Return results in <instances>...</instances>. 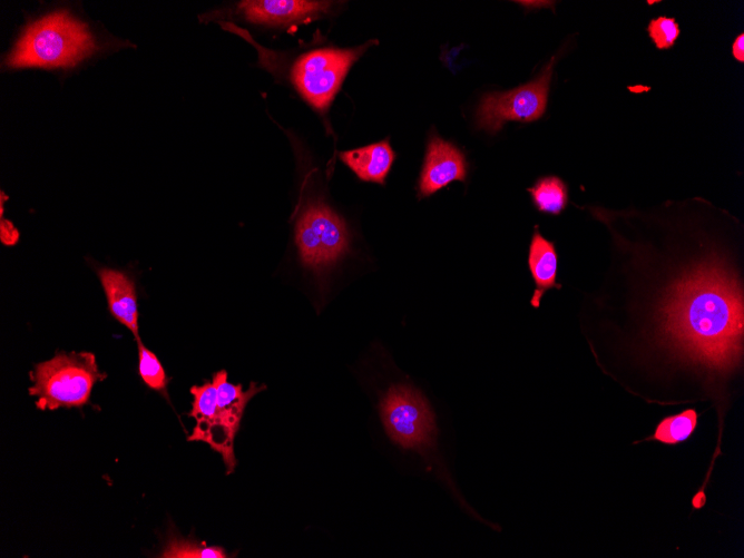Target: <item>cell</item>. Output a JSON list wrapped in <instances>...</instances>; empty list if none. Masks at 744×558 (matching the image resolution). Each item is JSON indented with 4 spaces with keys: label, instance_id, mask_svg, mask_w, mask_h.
<instances>
[{
    "label": "cell",
    "instance_id": "3957f363",
    "mask_svg": "<svg viewBox=\"0 0 744 558\" xmlns=\"http://www.w3.org/2000/svg\"><path fill=\"white\" fill-rule=\"evenodd\" d=\"M97 49L86 23L67 11L49 13L29 25L12 51L7 68L74 67Z\"/></svg>",
    "mask_w": 744,
    "mask_h": 558
},
{
    "label": "cell",
    "instance_id": "9c48e42d",
    "mask_svg": "<svg viewBox=\"0 0 744 558\" xmlns=\"http://www.w3.org/2000/svg\"><path fill=\"white\" fill-rule=\"evenodd\" d=\"M332 4L331 1L248 0L239 2L237 10L249 22L285 27L326 14Z\"/></svg>",
    "mask_w": 744,
    "mask_h": 558
},
{
    "label": "cell",
    "instance_id": "8992f818",
    "mask_svg": "<svg viewBox=\"0 0 744 558\" xmlns=\"http://www.w3.org/2000/svg\"><path fill=\"white\" fill-rule=\"evenodd\" d=\"M295 243L302 263L313 270L335 264L350 247L343 218L322 200L309 203L295 226Z\"/></svg>",
    "mask_w": 744,
    "mask_h": 558
},
{
    "label": "cell",
    "instance_id": "8fae6325",
    "mask_svg": "<svg viewBox=\"0 0 744 558\" xmlns=\"http://www.w3.org/2000/svg\"><path fill=\"white\" fill-rule=\"evenodd\" d=\"M528 267L535 282L530 304L538 309L547 291L561 288L557 283L558 253L555 244L540 234L538 226L535 227L529 245Z\"/></svg>",
    "mask_w": 744,
    "mask_h": 558
},
{
    "label": "cell",
    "instance_id": "d6986e66",
    "mask_svg": "<svg viewBox=\"0 0 744 558\" xmlns=\"http://www.w3.org/2000/svg\"><path fill=\"white\" fill-rule=\"evenodd\" d=\"M0 234L1 242L6 245H13L19 238L17 228L12 225L11 222L4 219L3 217L1 218Z\"/></svg>",
    "mask_w": 744,
    "mask_h": 558
},
{
    "label": "cell",
    "instance_id": "ffe728a7",
    "mask_svg": "<svg viewBox=\"0 0 744 558\" xmlns=\"http://www.w3.org/2000/svg\"><path fill=\"white\" fill-rule=\"evenodd\" d=\"M732 53H733V57H734L737 61H740V62H743V61H744V33H743V32L740 33V35L735 38V40H734V42H733V45H732Z\"/></svg>",
    "mask_w": 744,
    "mask_h": 558
},
{
    "label": "cell",
    "instance_id": "e0dca14e",
    "mask_svg": "<svg viewBox=\"0 0 744 558\" xmlns=\"http://www.w3.org/2000/svg\"><path fill=\"white\" fill-rule=\"evenodd\" d=\"M190 393L194 398L189 417L196 422L211 420L216 412L217 407V385L214 380L205 382L202 385H193Z\"/></svg>",
    "mask_w": 744,
    "mask_h": 558
},
{
    "label": "cell",
    "instance_id": "6da1fadb",
    "mask_svg": "<svg viewBox=\"0 0 744 558\" xmlns=\"http://www.w3.org/2000/svg\"><path fill=\"white\" fill-rule=\"evenodd\" d=\"M589 212L610 237L603 283L648 297L659 339L682 362L733 369L743 355L742 223L702 197Z\"/></svg>",
    "mask_w": 744,
    "mask_h": 558
},
{
    "label": "cell",
    "instance_id": "7c38bea8",
    "mask_svg": "<svg viewBox=\"0 0 744 558\" xmlns=\"http://www.w3.org/2000/svg\"><path fill=\"white\" fill-rule=\"evenodd\" d=\"M340 159L363 182L384 184L395 153L384 139L368 146L339 153Z\"/></svg>",
    "mask_w": 744,
    "mask_h": 558
},
{
    "label": "cell",
    "instance_id": "ba28073f",
    "mask_svg": "<svg viewBox=\"0 0 744 558\" xmlns=\"http://www.w3.org/2000/svg\"><path fill=\"white\" fill-rule=\"evenodd\" d=\"M467 174L468 163L463 153L439 136H432L418 180V197H428L454 180L466 182Z\"/></svg>",
    "mask_w": 744,
    "mask_h": 558
},
{
    "label": "cell",
    "instance_id": "9a60e30c",
    "mask_svg": "<svg viewBox=\"0 0 744 558\" xmlns=\"http://www.w3.org/2000/svg\"><path fill=\"white\" fill-rule=\"evenodd\" d=\"M159 557L163 558H226L219 546H207L182 537H170Z\"/></svg>",
    "mask_w": 744,
    "mask_h": 558
},
{
    "label": "cell",
    "instance_id": "ac0fdd59",
    "mask_svg": "<svg viewBox=\"0 0 744 558\" xmlns=\"http://www.w3.org/2000/svg\"><path fill=\"white\" fill-rule=\"evenodd\" d=\"M647 33L657 49L665 50L675 45L681 29L674 18L659 16L649 21Z\"/></svg>",
    "mask_w": 744,
    "mask_h": 558
},
{
    "label": "cell",
    "instance_id": "30bf717a",
    "mask_svg": "<svg viewBox=\"0 0 744 558\" xmlns=\"http://www.w3.org/2000/svg\"><path fill=\"white\" fill-rule=\"evenodd\" d=\"M97 275L110 314L138 340V305L134 280L123 271L108 267L98 268Z\"/></svg>",
    "mask_w": 744,
    "mask_h": 558
},
{
    "label": "cell",
    "instance_id": "277c9868",
    "mask_svg": "<svg viewBox=\"0 0 744 558\" xmlns=\"http://www.w3.org/2000/svg\"><path fill=\"white\" fill-rule=\"evenodd\" d=\"M106 379L91 352H58L50 360L35 364L30 372L29 394L40 410L80 408L88 403L92 388Z\"/></svg>",
    "mask_w": 744,
    "mask_h": 558
},
{
    "label": "cell",
    "instance_id": "4fadbf2b",
    "mask_svg": "<svg viewBox=\"0 0 744 558\" xmlns=\"http://www.w3.org/2000/svg\"><path fill=\"white\" fill-rule=\"evenodd\" d=\"M527 190L533 206L540 213L559 215L569 202L568 186L557 176L540 177Z\"/></svg>",
    "mask_w": 744,
    "mask_h": 558
},
{
    "label": "cell",
    "instance_id": "52a82bcc",
    "mask_svg": "<svg viewBox=\"0 0 744 558\" xmlns=\"http://www.w3.org/2000/svg\"><path fill=\"white\" fill-rule=\"evenodd\" d=\"M556 57L533 80L508 91L487 92L476 112V126L497 134L506 123H531L542 117L548 102L549 86Z\"/></svg>",
    "mask_w": 744,
    "mask_h": 558
},
{
    "label": "cell",
    "instance_id": "2e32d148",
    "mask_svg": "<svg viewBox=\"0 0 744 558\" xmlns=\"http://www.w3.org/2000/svg\"><path fill=\"white\" fill-rule=\"evenodd\" d=\"M138 345V372L143 382L151 390L163 393L167 397L168 378L166 372L154 352L148 350L140 341Z\"/></svg>",
    "mask_w": 744,
    "mask_h": 558
},
{
    "label": "cell",
    "instance_id": "5b68a950",
    "mask_svg": "<svg viewBox=\"0 0 744 558\" xmlns=\"http://www.w3.org/2000/svg\"><path fill=\"white\" fill-rule=\"evenodd\" d=\"M374 41L350 49L322 48L307 51L293 65L295 89L315 110L325 112L349 69Z\"/></svg>",
    "mask_w": 744,
    "mask_h": 558
},
{
    "label": "cell",
    "instance_id": "5bb4252c",
    "mask_svg": "<svg viewBox=\"0 0 744 558\" xmlns=\"http://www.w3.org/2000/svg\"><path fill=\"white\" fill-rule=\"evenodd\" d=\"M698 414L695 409H686L677 414L665 417L656 425L649 440L665 444H676L687 440L696 429Z\"/></svg>",
    "mask_w": 744,
    "mask_h": 558
},
{
    "label": "cell",
    "instance_id": "7a4b0ae2",
    "mask_svg": "<svg viewBox=\"0 0 744 558\" xmlns=\"http://www.w3.org/2000/svg\"><path fill=\"white\" fill-rule=\"evenodd\" d=\"M380 418L390 440L407 451L418 453L468 512L470 507L459 492L438 447L439 429L428 399L410 384H393L379 403Z\"/></svg>",
    "mask_w": 744,
    "mask_h": 558
}]
</instances>
